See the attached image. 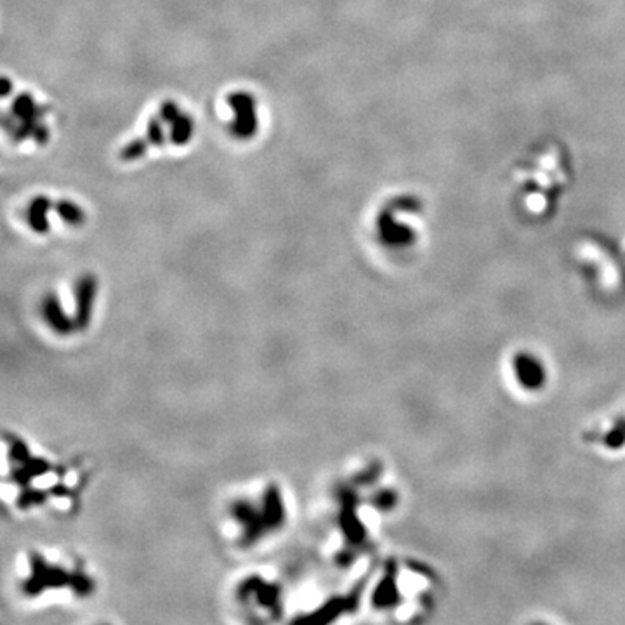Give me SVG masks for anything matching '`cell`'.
Instances as JSON below:
<instances>
[{"label": "cell", "instance_id": "cell-1", "mask_svg": "<svg viewBox=\"0 0 625 625\" xmlns=\"http://www.w3.org/2000/svg\"><path fill=\"white\" fill-rule=\"evenodd\" d=\"M94 292H96V280L93 276H83L77 287V316H75V323L81 328H85L89 325Z\"/></svg>", "mask_w": 625, "mask_h": 625}, {"label": "cell", "instance_id": "cell-2", "mask_svg": "<svg viewBox=\"0 0 625 625\" xmlns=\"http://www.w3.org/2000/svg\"><path fill=\"white\" fill-rule=\"evenodd\" d=\"M264 504H266V509H264V525H266V528L273 530L282 525L283 520H285V509H283L282 495H280V490H276L275 484L268 488Z\"/></svg>", "mask_w": 625, "mask_h": 625}, {"label": "cell", "instance_id": "cell-3", "mask_svg": "<svg viewBox=\"0 0 625 625\" xmlns=\"http://www.w3.org/2000/svg\"><path fill=\"white\" fill-rule=\"evenodd\" d=\"M44 318L49 325H51L52 331L56 332H68L71 328L70 320L64 316L61 304H59V299L56 295H47L44 301Z\"/></svg>", "mask_w": 625, "mask_h": 625}, {"label": "cell", "instance_id": "cell-4", "mask_svg": "<svg viewBox=\"0 0 625 625\" xmlns=\"http://www.w3.org/2000/svg\"><path fill=\"white\" fill-rule=\"evenodd\" d=\"M516 362H518V374H520L523 384L535 388V386L540 384V381H544V370L540 369L537 359H533L532 356H520Z\"/></svg>", "mask_w": 625, "mask_h": 625}]
</instances>
